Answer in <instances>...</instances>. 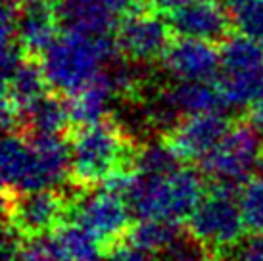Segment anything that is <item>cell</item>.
<instances>
[{
  "label": "cell",
  "instance_id": "1",
  "mask_svg": "<svg viewBox=\"0 0 263 261\" xmlns=\"http://www.w3.org/2000/svg\"><path fill=\"white\" fill-rule=\"evenodd\" d=\"M71 175L75 189L88 190L100 187L117 171L137 169L139 148L125 135L123 125L111 116L69 133Z\"/></svg>",
  "mask_w": 263,
  "mask_h": 261
},
{
  "label": "cell",
  "instance_id": "2",
  "mask_svg": "<svg viewBox=\"0 0 263 261\" xmlns=\"http://www.w3.org/2000/svg\"><path fill=\"white\" fill-rule=\"evenodd\" d=\"M208 192L205 175L181 165L165 175H137L125 200L135 217L184 223Z\"/></svg>",
  "mask_w": 263,
  "mask_h": 261
},
{
  "label": "cell",
  "instance_id": "3",
  "mask_svg": "<svg viewBox=\"0 0 263 261\" xmlns=\"http://www.w3.org/2000/svg\"><path fill=\"white\" fill-rule=\"evenodd\" d=\"M116 35L96 36L66 29L43 54V69L52 90L71 96L117 58Z\"/></svg>",
  "mask_w": 263,
  "mask_h": 261
},
{
  "label": "cell",
  "instance_id": "4",
  "mask_svg": "<svg viewBox=\"0 0 263 261\" xmlns=\"http://www.w3.org/2000/svg\"><path fill=\"white\" fill-rule=\"evenodd\" d=\"M261 135L250 117L234 119L217 146L202 160V173L210 184L238 190L256 171L263 152Z\"/></svg>",
  "mask_w": 263,
  "mask_h": 261
},
{
  "label": "cell",
  "instance_id": "5",
  "mask_svg": "<svg viewBox=\"0 0 263 261\" xmlns=\"http://www.w3.org/2000/svg\"><path fill=\"white\" fill-rule=\"evenodd\" d=\"M217 87L227 108H248L263 88V46L244 35H231L221 43Z\"/></svg>",
  "mask_w": 263,
  "mask_h": 261
},
{
  "label": "cell",
  "instance_id": "6",
  "mask_svg": "<svg viewBox=\"0 0 263 261\" xmlns=\"http://www.w3.org/2000/svg\"><path fill=\"white\" fill-rule=\"evenodd\" d=\"M238 190L210 184L204 200L186 221V229L213 252H225L236 246L246 232L238 206Z\"/></svg>",
  "mask_w": 263,
  "mask_h": 261
},
{
  "label": "cell",
  "instance_id": "7",
  "mask_svg": "<svg viewBox=\"0 0 263 261\" xmlns=\"http://www.w3.org/2000/svg\"><path fill=\"white\" fill-rule=\"evenodd\" d=\"M133 210L121 194L104 187L81 190L79 196L71 198L69 219L79 221L95 234L104 255L125 242V236L133 225Z\"/></svg>",
  "mask_w": 263,
  "mask_h": 261
},
{
  "label": "cell",
  "instance_id": "8",
  "mask_svg": "<svg viewBox=\"0 0 263 261\" xmlns=\"http://www.w3.org/2000/svg\"><path fill=\"white\" fill-rule=\"evenodd\" d=\"M71 200L58 189L29 190V192H2L4 221L14 225L23 238L46 236L69 219Z\"/></svg>",
  "mask_w": 263,
  "mask_h": 261
},
{
  "label": "cell",
  "instance_id": "9",
  "mask_svg": "<svg viewBox=\"0 0 263 261\" xmlns=\"http://www.w3.org/2000/svg\"><path fill=\"white\" fill-rule=\"evenodd\" d=\"M231 123L233 121L225 116V111L183 116L165 130L161 140L183 163L202 161L217 146Z\"/></svg>",
  "mask_w": 263,
  "mask_h": 261
},
{
  "label": "cell",
  "instance_id": "10",
  "mask_svg": "<svg viewBox=\"0 0 263 261\" xmlns=\"http://www.w3.org/2000/svg\"><path fill=\"white\" fill-rule=\"evenodd\" d=\"M148 8L125 15L116 31L119 54L140 64L161 58L171 44V25L167 17L163 20Z\"/></svg>",
  "mask_w": 263,
  "mask_h": 261
},
{
  "label": "cell",
  "instance_id": "11",
  "mask_svg": "<svg viewBox=\"0 0 263 261\" xmlns=\"http://www.w3.org/2000/svg\"><path fill=\"white\" fill-rule=\"evenodd\" d=\"M171 31L179 36L223 43L231 36L233 23L219 0H189L167 12Z\"/></svg>",
  "mask_w": 263,
  "mask_h": 261
},
{
  "label": "cell",
  "instance_id": "12",
  "mask_svg": "<svg viewBox=\"0 0 263 261\" xmlns=\"http://www.w3.org/2000/svg\"><path fill=\"white\" fill-rule=\"evenodd\" d=\"M163 69L177 81H213L221 67V52L213 43L179 36L161 56Z\"/></svg>",
  "mask_w": 263,
  "mask_h": 261
},
{
  "label": "cell",
  "instance_id": "13",
  "mask_svg": "<svg viewBox=\"0 0 263 261\" xmlns=\"http://www.w3.org/2000/svg\"><path fill=\"white\" fill-rule=\"evenodd\" d=\"M60 22L56 4H29L20 2L17 12V41L22 44L25 56L43 58V54L50 48L58 39Z\"/></svg>",
  "mask_w": 263,
  "mask_h": 261
},
{
  "label": "cell",
  "instance_id": "14",
  "mask_svg": "<svg viewBox=\"0 0 263 261\" xmlns=\"http://www.w3.org/2000/svg\"><path fill=\"white\" fill-rule=\"evenodd\" d=\"M60 22L66 29H77L88 35H116L119 17L108 0H56Z\"/></svg>",
  "mask_w": 263,
  "mask_h": 261
},
{
  "label": "cell",
  "instance_id": "15",
  "mask_svg": "<svg viewBox=\"0 0 263 261\" xmlns=\"http://www.w3.org/2000/svg\"><path fill=\"white\" fill-rule=\"evenodd\" d=\"M116 96V85L111 81L108 67H104L102 71L98 73L95 79L88 81L85 87H81L77 92L67 96L69 116H71L73 129L96 123L102 117L108 116V106H110V102Z\"/></svg>",
  "mask_w": 263,
  "mask_h": 261
},
{
  "label": "cell",
  "instance_id": "16",
  "mask_svg": "<svg viewBox=\"0 0 263 261\" xmlns=\"http://www.w3.org/2000/svg\"><path fill=\"white\" fill-rule=\"evenodd\" d=\"M160 98L179 117L204 111H225L227 108L215 81H177L161 92Z\"/></svg>",
  "mask_w": 263,
  "mask_h": 261
},
{
  "label": "cell",
  "instance_id": "17",
  "mask_svg": "<svg viewBox=\"0 0 263 261\" xmlns=\"http://www.w3.org/2000/svg\"><path fill=\"white\" fill-rule=\"evenodd\" d=\"M48 79L44 75L43 64H39L35 58L25 56L22 64L15 67L8 77H4V90L2 100L14 104L23 114V125H25V114L29 111L33 104H37L46 92H48Z\"/></svg>",
  "mask_w": 263,
  "mask_h": 261
},
{
  "label": "cell",
  "instance_id": "18",
  "mask_svg": "<svg viewBox=\"0 0 263 261\" xmlns=\"http://www.w3.org/2000/svg\"><path fill=\"white\" fill-rule=\"evenodd\" d=\"M73 129L67 98H62L60 92L46 95L29 108L25 114V125L22 135H64L69 137Z\"/></svg>",
  "mask_w": 263,
  "mask_h": 261
},
{
  "label": "cell",
  "instance_id": "19",
  "mask_svg": "<svg viewBox=\"0 0 263 261\" xmlns=\"http://www.w3.org/2000/svg\"><path fill=\"white\" fill-rule=\"evenodd\" d=\"M186 229L183 223L165 221V219H139V223H133L125 242L139 248L142 252L152 255H160L175 246L183 238Z\"/></svg>",
  "mask_w": 263,
  "mask_h": 261
},
{
  "label": "cell",
  "instance_id": "20",
  "mask_svg": "<svg viewBox=\"0 0 263 261\" xmlns=\"http://www.w3.org/2000/svg\"><path fill=\"white\" fill-rule=\"evenodd\" d=\"M64 261H102L104 250L100 242L85 225L67 219L50 234Z\"/></svg>",
  "mask_w": 263,
  "mask_h": 261
},
{
  "label": "cell",
  "instance_id": "21",
  "mask_svg": "<svg viewBox=\"0 0 263 261\" xmlns=\"http://www.w3.org/2000/svg\"><path fill=\"white\" fill-rule=\"evenodd\" d=\"M33 148L29 138L22 133H6L2 142V192L15 194L22 190V184L29 173Z\"/></svg>",
  "mask_w": 263,
  "mask_h": 261
},
{
  "label": "cell",
  "instance_id": "22",
  "mask_svg": "<svg viewBox=\"0 0 263 261\" xmlns=\"http://www.w3.org/2000/svg\"><path fill=\"white\" fill-rule=\"evenodd\" d=\"M238 206L242 211V219L246 225L248 234L263 232V181L257 175H252L250 179L240 184L238 189Z\"/></svg>",
  "mask_w": 263,
  "mask_h": 261
},
{
  "label": "cell",
  "instance_id": "23",
  "mask_svg": "<svg viewBox=\"0 0 263 261\" xmlns=\"http://www.w3.org/2000/svg\"><path fill=\"white\" fill-rule=\"evenodd\" d=\"M181 165L184 163L171 152V148L163 140H160L158 144L139 148L137 161H135V167L140 175H165L179 169Z\"/></svg>",
  "mask_w": 263,
  "mask_h": 261
},
{
  "label": "cell",
  "instance_id": "24",
  "mask_svg": "<svg viewBox=\"0 0 263 261\" xmlns=\"http://www.w3.org/2000/svg\"><path fill=\"white\" fill-rule=\"evenodd\" d=\"M158 257H160L158 261H221L219 254L194 238L189 229L175 246H171L167 252L160 254Z\"/></svg>",
  "mask_w": 263,
  "mask_h": 261
},
{
  "label": "cell",
  "instance_id": "25",
  "mask_svg": "<svg viewBox=\"0 0 263 261\" xmlns=\"http://www.w3.org/2000/svg\"><path fill=\"white\" fill-rule=\"evenodd\" d=\"M15 261H64L50 234L25 238Z\"/></svg>",
  "mask_w": 263,
  "mask_h": 261
},
{
  "label": "cell",
  "instance_id": "26",
  "mask_svg": "<svg viewBox=\"0 0 263 261\" xmlns=\"http://www.w3.org/2000/svg\"><path fill=\"white\" fill-rule=\"evenodd\" d=\"M104 261H154V255L146 254L127 242H121L119 246H116L104 255Z\"/></svg>",
  "mask_w": 263,
  "mask_h": 261
},
{
  "label": "cell",
  "instance_id": "27",
  "mask_svg": "<svg viewBox=\"0 0 263 261\" xmlns=\"http://www.w3.org/2000/svg\"><path fill=\"white\" fill-rule=\"evenodd\" d=\"M250 121L256 125V129L259 130V135L263 137V88L256 102L250 106Z\"/></svg>",
  "mask_w": 263,
  "mask_h": 261
},
{
  "label": "cell",
  "instance_id": "28",
  "mask_svg": "<svg viewBox=\"0 0 263 261\" xmlns=\"http://www.w3.org/2000/svg\"><path fill=\"white\" fill-rule=\"evenodd\" d=\"M150 2H152L158 10H161V12H169V10L181 6V4L189 2V0H150Z\"/></svg>",
  "mask_w": 263,
  "mask_h": 261
},
{
  "label": "cell",
  "instance_id": "29",
  "mask_svg": "<svg viewBox=\"0 0 263 261\" xmlns=\"http://www.w3.org/2000/svg\"><path fill=\"white\" fill-rule=\"evenodd\" d=\"M256 171H257V177L263 181V152H261V156H259V161H257V167H256Z\"/></svg>",
  "mask_w": 263,
  "mask_h": 261
},
{
  "label": "cell",
  "instance_id": "30",
  "mask_svg": "<svg viewBox=\"0 0 263 261\" xmlns=\"http://www.w3.org/2000/svg\"><path fill=\"white\" fill-rule=\"evenodd\" d=\"M20 2H29V4H56V0H20Z\"/></svg>",
  "mask_w": 263,
  "mask_h": 261
},
{
  "label": "cell",
  "instance_id": "31",
  "mask_svg": "<svg viewBox=\"0 0 263 261\" xmlns=\"http://www.w3.org/2000/svg\"><path fill=\"white\" fill-rule=\"evenodd\" d=\"M150 4H152V2H150Z\"/></svg>",
  "mask_w": 263,
  "mask_h": 261
}]
</instances>
